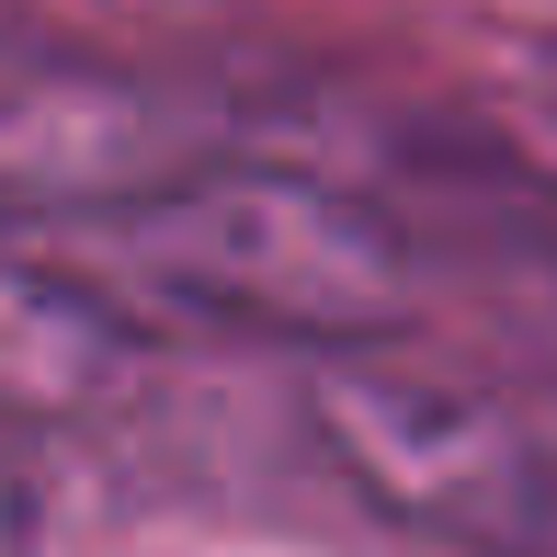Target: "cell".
<instances>
[{
  "mask_svg": "<svg viewBox=\"0 0 557 557\" xmlns=\"http://www.w3.org/2000/svg\"><path fill=\"white\" fill-rule=\"evenodd\" d=\"M114 296L148 342L160 331H227L285 342L308 364L375 352L421 308V239L364 183H331L308 160H194L183 183L114 206L103 227L35 250Z\"/></svg>",
  "mask_w": 557,
  "mask_h": 557,
  "instance_id": "obj_1",
  "label": "cell"
},
{
  "mask_svg": "<svg viewBox=\"0 0 557 557\" xmlns=\"http://www.w3.org/2000/svg\"><path fill=\"white\" fill-rule=\"evenodd\" d=\"M308 444L364 512L455 557H535L557 523V421L467 364L331 352L308 364Z\"/></svg>",
  "mask_w": 557,
  "mask_h": 557,
  "instance_id": "obj_2",
  "label": "cell"
},
{
  "mask_svg": "<svg viewBox=\"0 0 557 557\" xmlns=\"http://www.w3.org/2000/svg\"><path fill=\"white\" fill-rule=\"evenodd\" d=\"M206 160L160 81L81 46H0V250H58Z\"/></svg>",
  "mask_w": 557,
  "mask_h": 557,
  "instance_id": "obj_3",
  "label": "cell"
},
{
  "mask_svg": "<svg viewBox=\"0 0 557 557\" xmlns=\"http://www.w3.org/2000/svg\"><path fill=\"white\" fill-rule=\"evenodd\" d=\"M500 319H512L523 352L557 375V239H512L500 250Z\"/></svg>",
  "mask_w": 557,
  "mask_h": 557,
  "instance_id": "obj_4",
  "label": "cell"
},
{
  "mask_svg": "<svg viewBox=\"0 0 557 557\" xmlns=\"http://www.w3.org/2000/svg\"><path fill=\"white\" fill-rule=\"evenodd\" d=\"M535 91H546V114H557V35H546V58H535Z\"/></svg>",
  "mask_w": 557,
  "mask_h": 557,
  "instance_id": "obj_5",
  "label": "cell"
}]
</instances>
